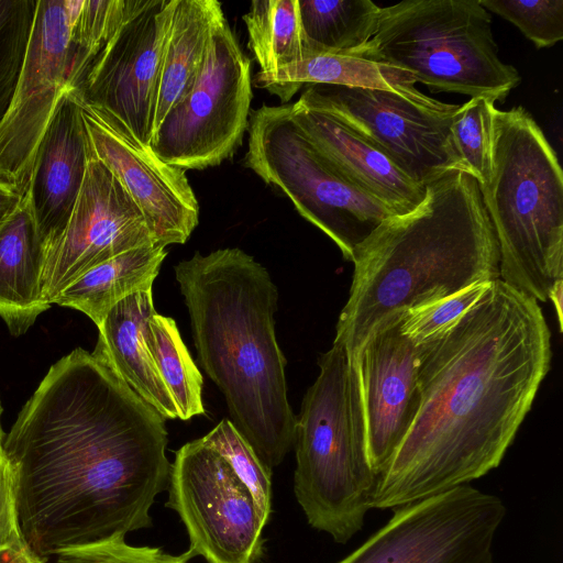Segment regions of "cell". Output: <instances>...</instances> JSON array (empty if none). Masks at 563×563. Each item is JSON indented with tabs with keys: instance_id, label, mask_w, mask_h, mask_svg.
Masks as SVG:
<instances>
[{
	"instance_id": "6da1fadb",
	"label": "cell",
	"mask_w": 563,
	"mask_h": 563,
	"mask_svg": "<svg viewBox=\"0 0 563 563\" xmlns=\"http://www.w3.org/2000/svg\"><path fill=\"white\" fill-rule=\"evenodd\" d=\"M166 446L165 419L92 353L53 364L2 444L31 550L47 561L150 528L169 483Z\"/></svg>"
},
{
	"instance_id": "7a4b0ae2",
	"label": "cell",
	"mask_w": 563,
	"mask_h": 563,
	"mask_svg": "<svg viewBox=\"0 0 563 563\" xmlns=\"http://www.w3.org/2000/svg\"><path fill=\"white\" fill-rule=\"evenodd\" d=\"M538 301L497 279L427 342L412 422L378 478L373 509L468 485L503 461L551 364Z\"/></svg>"
},
{
	"instance_id": "3957f363",
	"label": "cell",
	"mask_w": 563,
	"mask_h": 563,
	"mask_svg": "<svg viewBox=\"0 0 563 563\" xmlns=\"http://www.w3.org/2000/svg\"><path fill=\"white\" fill-rule=\"evenodd\" d=\"M198 360L224 396L229 419L273 470L294 448L286 358L275 334L278 290L238 247L196 252L175 266Z\"/></svg>"
},
{
	"instance_id": "277c9868",
	"label": "cell",
	"mask_w": 563,
	"mask_h": 563,
	"mask_svg": "<svg viewBox=\"0 0 563 563\" xmlns=\"http://www.w3.org/2000/svg\"><path fill=\"white\" fill-rule=\"evenodd\" d=\"M354 264L334 341L354 357L390 317L499 279L496 235L477 180L452 170L410 212L386 219Z\"/></svg>"
},
{
	"instance_id": "5b68a950",
	"label": "cell",
	"mask_w": 563,
	"mask_h": 563,
	"mask_svg": "<svg viewBox=\"0 0 563 563\" xmlns=\"http://www.w3.org/2000/svg\"><path fill=\"white\" fill-rule=\"evenodd\" d=\"M479 188L498 244L499 279L549 300L563 280V173L525 108H494L490 169Z\"/></svg>"
},
{
	"instance_id": "8992f818",
	"label": "cell",
	"mask_w": 563,
	"mask_h": 563,
	"mask_svg": "<svg viewBox=\"0 0 563 563\" xmlns=\"http://www.w3.org/2000/svg\"><path fill=\"white\" fill-rule=\"evenodd\" d=\"M294 448V493L308 523L347 543L373 509L378 477L366 451L357 371L340 343L319 358L296 417Z\"/></svg>"
},
{
	"instance_id": "52a82bcc",
	"label": "cell",
	"mask_w": 563,
	"mask_h": 563,
	"mask_svg": "<svg viewBox=\"0 0 563 563\" xmlns=\"http://www.w3.org/2000/svg\"><path fill=\"white\" fill-rule=\"evenodd\" d=\"M355 55L408 73L432 92L504 102L521 81L505 64L479 0H405L380 8L377 26Z\"/></svg>"
},
{
	"instance_id": "ba28073f",
	"label": "cell",
	"mask_w": 563,
	"mask_h": 563,
	"mask_svg": "<svg viewBox=\"0 0 563 563\" xmlns=\"http://www.w3.org/2000/svg\"><path fill=\"white\" fill-rule=\"evenodd\" d=\"M247 133L244 165L286 195L347 261L354 263L376 229L396 216L333 169L297 125L289 103L251 110Z\"/></svg>"
},
{
	"instance_id": "9c48e42d",
	"label": "cell",
	"mask_w": 563,
	"mask_h": 563,
	"mask_svg": "<svg viewBox=\"0 0 563 563\" xmlns=\"http://www.w3.org/2000/svg\"><path fill=\"white\" fill-rule=\"evenodd\" d=\"M252 64L222 12L214 21L201 67L166 114L150 148L163 162L206 169L231 158L242 145L251 113Z\"/></svg>"
},
{
	"instance_id": "30bf717a",
	"label": "cell",
	"mask_w": 563,
	"mask_h": 563,
	"mask_svg": "<svg viewBox=\"0 0 563 563\" xmlns=\"http://www.w3.org/2000/svg\"><path fill=\"white\" fill-rule=\"evenodd\" d=\"M297 101L335 119L422 186L466 172L451 135L461 104L334 85H306Z\"/></svg>"
},
{
	"instance_id": "8fae6325",
	"label": "cell",
	"mask_w": 563,
	"mask_h": 563,
	"mask_svg": "<svg viewBox=\"0 0 563 563\" xmlns=\"http://www.w3.org/2000/svg\"><path fill=\"white\" fill-rule=\"evenodd\" d=\"M175 0H132L114 33L71 88L117 133L150 147L161 56Z\"/></svg>"
},
{
	"instance_id": "7c38bea8",
	"label": "cell",
	"mask_w": 563,
	"mask_h": 563,
	"mask_svg": "<svg viewBox=\"0 0 563 563\" xmlns=\"http://www.w3.org/2000/svg\"><path fill=\"white\" fill-rule=\"evenodd\" d=\"M503 500L473 486L393 509L390 519L338 563H494Z\"/></svg>"
},
{
	"instance_id": "4fadbf2b",
	"label": "cell",
	"mask_w": 563,
	"mask_h": 563,
	"mask_svg": "<svg viewBox=\"0 0 563 563\" xmlns=\"http://www.w3.org/2000/svg\"><path fill=\"white\" fill-rule=\"evenodd\" d=\"M166 507L186 528L188 551L208 563H255L265 522L247 488L202 438L187 442L170 466Z\"/></svg>"
},
{
	"instance_id": "5bb4252c",
	"label": "cell",
	"mask_w": 563,
	"mask_h": 563,
	"mask_svg": "<svg viewBox=\"0 0 563 563\" xmlns=\"http://www.w3.org/2000/svg\"><path fill=\"white\" fill-rule=\"evenodd\" d=\"M68 0H37L21 73L0 122V180L24 196L38 143L70 88L74 44Z\"/></svg>"
},
{
	"instance_id": "9a60e30c",
	"label": "cell",
	"mask_w": 563,
	"mask_h": 563,
	"mask_svg": "<svg viewBox=\"0 0 563 563\" xmlns=\"http://www.w3.org/2000/svg\"><path fill=\"white\" fill-rule=\"evenodd\" d=\"M151 244L155 242L141 210L92 152L67 225L46 253L42 278L45 300L52 305L87 271Z\"/></svg>"
},
{
	"instance_id": "2e32d148",
	"label": "cell",
	"mask_w": 563,
	"mask_h": 563,
	"mask_svg": "<svg viewBox=\"0 0 563 563\" xmlns=\"http://www.w3.org/2000/svg\"><path fill=\"white\" fill-rule=\"evenodd\" d=\"M402 313L376 327L352 357L358 375L367 456L378 478L419 405L418 374L426 343L417 345L402 333Z\"/></svg>"
},
{
	"instance_id": "e0dca14e",
	"label": "cell",
	"mask_w": 563,
	"mask_h": 563,
	"mask_svg": "<svg viewBox=\"0 0 563 563\" xmlns=\"http://www.w3.org/2000/svg\"><path fill=\"white\" fill-rule=\"evenodd\" d=\"M78 102L93 154L136 203L154 242L164 247L184 244L199 223V203L186 170L163 162L150 147L128 141Z\"/></svg>"
},
{
	"instance_id": "ac0fdd59",
	"label": "cell",
	"mask_w": 563,
	"mask_h": 563,
	"mask_svg": "<svg viewBox=\"0 0 563 563\" xmlns=\"http://www.w3.org/2000/svg\"><path fill=\"white\" fill-rule=\"evenodd\" d=\"M91 153L81 107L68 88L38 143L25 192L46 253L67 225Z\"/></svg>"
},
{
	"instance_id": "d6986e66",
	"label": "cell",
	"mask_w": 563,
	"mask_h": 563,
	"mask_svg": "<svg viewBox=\"0 0 563 563\" xmlns=\"http://www.w3.org/2000/svg\"><path fill=\"white\" fill-rule=\"evenodd\" d=\"M290 113L307 139L347 183L389 208L396 216L412 211L424 198L422 186L387 155L329 114L289 103Z\"/></svg>"
},
{
	"instance_id": "ffe728a7",
	"label": "cell",
	"mask_w": 563,
	"mask_h": 563,
	"mask_svg": "<svg viewBox=\"0 0 563 563\" xmlns=\"http://www.w3.org/2000/svg\"><path fill=\"white\" fill-rule=\"evenodd\" d=\"M155 312L152 290L122 299L98 325V341L91 353L164 419H176L174 400L147 343L150 320Z\"/></svg>"
},
{
	"instance_id": "44dd1931",
	"label": "cell",
	"mask_w": 563,
	"mask_h": 563,
	"mask_svg": "<svg viewBox=\"0 0 563 563\" xmlns=\"http://www.w3.org/2000/svg\"><path fill=\"white\" fill-rule=\"evenodd\" d=\"M46 249L30 200L0 229V317L14 336L24 334L51 305L43 296Z\"/></svg>"
},
{
	"instance_id": "7402d4cb",
	"label": "cell",
	"mask_w": 563,
	"mask_h": 563,
	"mask_svg": "<svg viewBox=\"0 0 563 563\" xmlns=\"http://www.w3.org/2000/svg\"><path fill=\"white\" fill-rule=\"evenodd\" d=\"M406 71L355 54H316L271 73L258 71L252 85L277 96L282 104L305 85H334L377 89L411 99L428 98Z\"/></svg>"
},
{
	"instance_id": "603a6c76",
	"label": "cell",
	"mask_w": 563,
	"mask_h": 563,
	"mask_svg": "<svg viewBox=\"0 0 563 563\" xmlns=\"http://www.w3.org/2000/svg\"><path fill=\"white\" fill-rule=\"evenodd\" d=\"M222 12L221 3L216 0H175L161 56L154 133L192 85L201 67L212 25Z\"/></svg>"
},
{
	"instance_id": "cb8c5ba5",
	"label": "cell",
	"mask_w": 563,
	"mask_h": 563,
	"mask_svg": "<svg viewBox=\"0 0 563 563\" xmlns=\"http://www.w3.org/2000/svg\"><path fill=\"white\" fill-rule=\"evenodd\" d=\"M166 255L165 247L156 243L126 251L87 271L53 303L85 313L98 327L122 299L152 290Z\"/></svg>"
},
{
	"instance_id": "d4e9b609",
	"label": "cell",
	"mask_w": 563,
	"mask_h": 563,
	"mask_svg": "<svg viewBox=\"0 0 563 563\" xmlns=\"http://www.w3.org/2000/svg\"><path fill=\"white\" fill-rule=\"evenodd\" d=\"M306 56L356 54L375 33L380 8L371 0H298Z\"/></svg>"
},
{
	"instance_id": "484cf974",
	"label": "cell",
	"mask_w": 563,
	"mask_h": 563,
	"mask_svg": "<svg viewBox=\"0 0 563 563\" xmlns=\"http://www.w3.org/2000/svg\"><path fill=\"white\" fill-rule=\"evenodd\" d=\"M243 21L260 71L271 73L305 58L298 0H253Z\"/></svg>"
},
{
	"instance_id": "4316f807",
	"label": "cell",
	"mask_w": 563,
	"mask_h": 563,
	"mask_svg": "<svg viewBox=\"0 0 563 563\" xmlns=\"http://www.w3.org/2000/svg\"><path fill=\"white\" fill-rule=\"evenodd\" d=\"M147 343L178 418L189 420L206 413L201 397L202 376L175 320L155 312L150 320Z\"/></svg>"
},
{
	"instance_id": "83f0119b",
	"label": "cell",
	"mask_w": 563,
	"mask_h": 563,
	"mask_svg": "<svg viewBox=\"0 0 563 563\" xmlns=\"http://www.w3.org/2000/svg\"><path fill=\"white\" fill-rule=\"evenodd\" d=\"M132 0H68L75 51L70 88L124 20Z\"/></svg>"
},
{
	"instance_id": "f1b7e54d",
	"label": "cell",
	"mask_w": 563,
	"mask_h": 563,
	"mask_svg": "<svg viewBox=\"0 0 563 563\" xmlns=\"http://www.w3.org/2000/svg\"><path fill=\"white\" fill-rule=\"evenodd\" d=\"M202 439L227 461L267 523L272 510V471L261 462L229 419H222Z\"/></svg>"
},
{
	"instance_id": "f546056e",
	"label": "cell",
	"mask_w": 563,
	"mask_h": 563,
	"mask_svg": "<svg viewBox=\"0 0 563 563\" xmlns=\"http://www.w3.org/2000/svg\"><path fill=\"white\" fill-rule=\"evenodd\" d=\"M37 0H0V122L23 65Z\"/></svg>"
},
{
	"instance_id": "4dcf8cb0",
	"label": "cell",
	"mask_w": 563,
	"mask_h": 563,
	"mask_svg": "<svg viewBox=\"0 0 563 563\" xmlns=\"http://www.w3.org/2000/svg\"><path fill=\"white\" fill-rule=\"evenodd\" d=\"M495 102L474 97L460 106L451 124L454 146L465 167L483 186L490 169V134Z\"/></svg>"
},
{
	"instance_id": "1f68e13d",
	"label": "cell",
	"mask_w": 563,
	"mask_h": 563,
	"mask_svg": "<svg viewBox=\"0 0 563 563\" xmlns=\"http://www.w3.org/2000/svg\"><path fill=\"white\" fill-rule=\"evenodd\" d=\"M481 4L515 24L538 48L563 38L562 0H479Z\"/></svg>"
},
{
	"instance_id": "d6a6232c",
	"label": "cell",
	"mask_w": 563,
	"mask_h": 563,
	"mask_svg": "<svg viewBox=\"0 0 563 563\" xmlns=\"http://www.w3.org/2000/svg\"><path fill=\"white\" fill-rule=\"evenodd\" d=\"M490 283L473 285L446 298L404 312L402 333L417 345L435 340L479 300Z\"/></svg>"
},
{
	"instance_id": "836d02e7",
	"label": "cell",
	"mask_w": 563,
	"mask_h": 563,
	"mask_svg": "<svg viewBox=\"0 0 563 563\" xmlns=\"http://www.w3.org/2000/svg\"><path fill=\"white\" fill-rule=\"evenodd\" d=\"M55 563H188L194 555L187 550L173 555L161 548L135 547L125 541V536L68 547L54 554Z\"/></svg>"
},
{
	"instance_id": "e575fe53",
	"label": "cell",
	"mask_w": 563,
	"mask_h": 563,
	"mask_svg": "<svg viewBox=\"0 0 563 563\" xmlns=\"http://www.w3.org/2000/svg\"><path fill=\"white\" fill-rule=\"evenodd\" d=\"M31 549L20 523L18 485L12 464L0 449V552Z\"/></svg>"
},
{
	"instance_id": "d590c367",
	"label": "cell",
	"mask_w": 563,
	"mask_h": 563,
	"mask_svg": "<svg viewBox=\"0 0 563 563\" xmlns=\"http://www.w3.org/2000/svg\"><path fill=\"white\" fill-rule=\"evenodd\" d=\"M22 198L15 187L0 180V229L19 207Z\"/></svg>"
},
{
	"instance_id": "8d00e7d4",
	"label": "cell",
	"mask_w": 563,
	"mask_h": 563,
	"mask_svg": "<svg viewBox=\"0 0 563 563\" xmlns=\"http://www.w3.org/2000/svg\"><path fill=\"white\" fill-rule=\"evenodd\" d=\"M47 561L36 555L31 549L7 550L0 552V563H46Z\"/></svg>"
},
{
	"instance_id": "74e56055",
	"label": "cell",
	"mask_w": 563,
	"mask_h": 563,
	"mask_svg": "<svg viewBox=\"0 0 563 563\" xmlns=\"http://www.w3.org/2000/svg\"><path fill=\"white\" fill-rule=\"evenodd\" d=\"M562 287L563 280L559 282L550 292L549 300H552L558 313L560 329H562Z\"/></svg>"
},
{
	"instance_id": "f35d334b",
	"label": "cell",
	"mask_w": 563,
	"mask_h": 563,
	"mask_svg": "<svg viewBox=\"0 0 563 563\" xmlns=\"http://www.w3.org/2000/svg\"><path fill=\"white\" fill-rule=\"evenodd\" d=\"M1 413H2V406H1V400H0V449L2 448L3 440L5 438V433L3 432L2 427H1Z\"/></svg>"
}]
</instances>
